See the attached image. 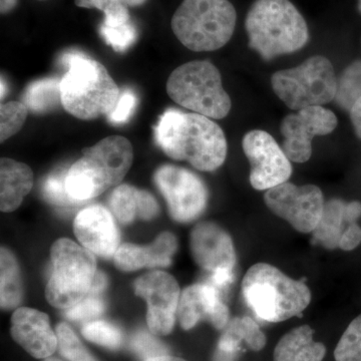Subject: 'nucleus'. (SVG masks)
I'll use <instances>...</instances> for the list:
<instances>
[{"mask_svg": "<svg viewBox=\"0 0 361 361\" xmlns=\"http://www.w3.org/2000/svg\"><path fill=\"white\" fill-rule=\"evenodd\" d=\"M155 140L171 159L187 161L203 172L217 170L227 157V140L220 126L196 113L169 109L159 118Z\"/></svg>", "mask_w": 361, "mask_h": 361, "instance_id": "f257e3e1", "label": "nucleus"}, {"mask_svg": "<svg viewBox=\"0 0 361 361\" xmlns=\"http://www.w3.org/2000/svg\"><path fill=\"white\" fill-rule=\"evenodd\" d=\"M61 63L68 68L61 80V97L68 114L90 121L115 110L120 90L102 63L78 51L66 52Z\"/></svg>", "mask_w": 361, "mask_h": 361, "instance_id": "f03ea898", "label": "nucleus"}, {"mask_svg": "<svg viewBox=\"0 0 361 361\" xmlns=\"http://www.w3.org/2000/svg\"><path fill=\"white\" fill-rule=\"evenodd\" d=\"M245 28L249 47L266 61L299 51L310 39L307 23L289 0H255Z\"/></svg>", "mask_w": 361, "mask_h": 361, "instance_id": "7ed1b4c3", "label": "nucleus"}, {"mask_svg": "<svg viewBox=\"0 0 361 361\" xmlns=\"http://www.w3.org/2000/svg\"><path fill=\"white\" fill-rule=\"evenodd\" d=\"M242 294L254 314L266 322L290 319L301 314L311 302L307 285L266 263L249 268L242 281Z\"/></svg>", "mask_w": 361, "mask_h": 361, "instance_id": "20e7f679", "label": "nucleus"}, {"mask_svg": "<svg viewBox=\"0 0 361 361\" xmlns=\"http://www.w3.org/2000/svg\"><path fill=\"white\" fill-rule=\"evenodd\" d=\"M236 9L228 0H184L173 16L177 39L193 51H213L231 39Z\"/></svg>", "mask_w": 361, "mask_h": 361, "instance_id": "39448f33", "label": "nucleus"}, {"mask_svg": "<svg viewBox=\"0 0 361 361\" xmlns=\"http://www.w3.org/2000/svg\"><path fill=\"white\" fill-rule=\"evenodd\" d=\"M51 255L52 273L45 296L52 306L68 310L94 294L97 271L92 252L63 238L52 245Z\"/></svg>", "mask_w": 361, "mask_h": 361, "instance_id": "423d86ee", "label": "nucleus"}, {"mask_svg": "<svg viewBox=\"0 0 361 361\" xmlns=\"http://www.w3.org/2000/svg\"><path fill=\"white\" fill-rule=\"evenodd\" d=\"M167 92L175 103L207 118L220 120L231 110L220 71L208 61H190L176 68L168 78Z\"/></svg>", "mask_w": 361, "mask_h": 361, "instance_id": "0eeeda50", "label": "nucleus"}, {"mask_svg": "<svg viewBox=\"0 0 361 361\" xmlns=\"http://www.w3.org/2000/svg\"><path fill=\"white\" fill-rule=\"evenodd\" d=\"M271 85L289 109L300 111L334 101L337 78L331 61L314 56L296 68L277 71L271 78Z\"/></svg>", "mask_w": 361, "mask_h": 361, "instance_id": "6e6552de", "label": "nucleus"}, {"mask_svg": "<svg viewBox=\"0 0 361 361\" xmlns=\"http://www.w3.org/2000/svg\"><path fill=\"white\" fill-rule=\"evenodd\" d=\"M268 209L300 233H312L322 218L325 202L322 190L314 185L296 186L283 183L267 190Z\"/></svg>", "mask_w": 361, "mask_h": 361, "instance_id": "1a4fd4ad", "label": "nucleus"}, {"mask_svg": "<svg viewBox=\"0 0 361 361\" xmlns=\"http://www.w3.org/2000/svg\"><path fill=\"white\" fill-rule=\"evenodd\" d=\"M155 182L167 201L171 216L178 222H191L205 210L208 192L191 171L165 165L157 170Z\"/></svg>", "mask_w": 361, "mask_h": 361, "instance_id": "9d476101", "label": "nucleus"}, {"mask_svg": "<svg viewBox=\"0 0 361 361\" xmlns=\"http://www.w3.org/2000/svg\"><path fill=\"white\" fill-rule=\"evenodd\" d=\"M242 146L250 161V183L254 189L267 191L289 180L290 160L272 135L264 130H250L244 135Z\"/></svg>", "mask_w": 361, "mask_h": 361, "instance_id": "9b49d317", "label": "nucleus"}, {"mask_svg": "<svg viewBox=\"0 0 361 361\" xmlns=\"http://www.w3.org/2000/svg\"><path fill=\"white\" fill-rule=\"evenodd\" d=\"M337 127L336 116L322 106H310L285 116L281 134L282 149L294 163H305L312 155V140L317 135H326Z\"/></svg>", "mask_w": 361, "mask_h": 361, "instance_id": "f8f14e48", "label": "nucleus"}, {"mask_svg": "<svg viewBox=\"0 0 361 361\" xmlns=\"http://www.w3.org/2000/svg\"><path fill=\"white\" fill-rule=\"evenodd\" d=\"M135 292L148 303L147 320L152 334L159 336L171 334L180 296L175 278L161 271L149 273L135 282Z\"/></svg>", "mask_w": 361, "mask_h": 361, "instance_id": "ddd939ff", "label": "nucleus"}, {"mask_svg": "<svg viewBox=\"0 0 361 361\" xmlns=\"http://www.w3.org/2000/svg\"><path fill=\"white\" fill-rule=\"evenodd\" d=\"M229 317L222 292L208 282L192 285L180 293L177 318L185 330L193 329L201 320L210 322L216 329H225Z\"/></svg>", "mask_w": 361, "mask_h": 361, "instance_id": "4468645a", "label": "nucleus"}, {"mask_svg": "<svg viewBox=\"0 0 361 361\" xmlns=\"http://www.w3.org/2000/svg\"><path fill=\"white\" fill-rule=\"evenodd\" d=\"M190 246L197 264L211 274L220 271L234 272L237 262L234 244L219 225L212 222L197 225L191 233Z\"/></svg>", "mask_w": 361, "mask_h": 361, "instance_id": "2eb2a0df", "label": "nucleus"}, {"mask_svg": "<svg viewBox=\"0 0 361 361\" xmlns=\"http://www.w3.org/2000/svg\"><path fill=\"white\" fill-rule=\"evenodd\" d=\"M75 236L85 249L104 258L115 255L120 233L111 214L101 205L87 207L75 220Z\"/></svg>", "mask_w": 361, "mask_h": 361, "instance_id": "dca6fc26", "label": "nucleus"}, {"mask_svg": "<svg viewBox=\"0 0 361 361\" xmlns=\"http://www.w3.org/2000/svg\"><path fill=\"white\" fill-rule=\"evenodd\" d=\"M14 341L35 358L51 356L59 346L49 316L32 308H18L11 317Z\"/></svg>", "mask_w": 361, "mask_h": 361, "instance_id": "f3484780", "label": "nucleus"}, {"mask_svg": "<svg viewBox=\"0 0 361 361\" xmlns=\"http://www.w3.org/2000/svg\"><path fill=\"white\" fill-rule=\"evenodd\" d=\"M66 191L75 202L96 198L115 186L110 169L90 148L82 149V158L66 173Z\"/></svg>", "mask_w": 361, "mask_h": 361, "instance_id": "a211bd4d", "label": "nucleus"}, {"mask_svg": "<svg viewBox=\"0 0 361 361\" xmlns=\"http://www.w3.org/2000/svg\"><path fill=\"white\" fill-rule=\"evenodd\" d=\"M110 208L122 224H130L135 218L151 220L158 215L159 204L153 195L130 185H120L110 197Z\"/></svg>", "mask_w": 361, "mask_h": 361, "instance_id": "6ab92c4d", "label": "nucleus"}, {"mask_svg": "<svg viewBox=\"0 0 361 361\" xmlns=\"http://www.w3.org/2000/svg\"><path fill=\"white\" fill-rule=\"evenodd\" d=\"M33 173L25 164L2 158L0 161V209L2 212L16 210L32 191Z\"/></svg>", "mask_w": 361, "mask_h": 361, "instance_id": "aec40b11", "label": "nucleus"}, {"mask_svg": "<svg viewBox=\"0 0 361 361\" xmlns=\"http://www.w3.org/2000/svg\"><path fill=\"white\" fill-rule=\"evenodd\" d=\"M314 331L308 325L296 327L285 334L274 349V361H322L324 344L314 341Z\"/></svg>", "mask_w": 361, "mask_h": 361, "instance_id": "412c9836", "label": "nucleus"}, {"mask_svg": "<svg viewBox=\"0 0 361 361\" xmlns=\"http://www.w3.org/2000/svg\"><path fill=\"white\" fill-rule=\"evenodd\" d=\"M171 262L170 249L163 240L158 238L149 246L123 244L115 254L116 267L126 272L144 267H167Z\"/></svg>", "mask_w": 361, "mask_h": 361, "instance_id": "4be33fe9", "label": "nucleus"}, {"mask_svg": "<svg viewBox=\"0 0 361 361\" xmlns=\"http://www.w3.org/2000/svg\"><path fill=\"white\" fill-rule=\"evenodd\" d=\"M90 149L110 169L115 186L120 184L129 172L134 159V152L129 140L121 135H111L90 147Z\"/></svg>", "mask_w": 361, "mask_h": 361, "instance_id": "5701e85b", "label": "nucleus"}, {"mask_svg": "<svg viewBox=\"0 0 361 361\" xmlns=\"http://www.w3.org/2000/svg\"><path fill=\"white\" fill-rule=\"evenodd\" d=\"M345 202L339 199L325 202L322 218L312 232L316 243L330 250L339 248L342 234L346 229L345 224H348L345 219Z\"/></svg>", "mask_w": 361, "mask_h": 361, "instance_id": "b1692460", "label": "nucleus"}, {"mask_svg": "<svg viewBox=\"0 0 361 361\" xmlns=\"http://www.w3.org/2000/svg\"><path fill=\"white\" fill-rule=\"evenodd\" d=\"M25 104L33 113H47L61 104V80L45 78L28 85Z\"/></svg>", "mask_w": 361, "mask_h": 361, "instance_id": "393cba45", "label": "nucleus"}, {"mask_svg": "<svg viewBox=\"0 0 361 361\" xmlns=\"http://www.w3.org/2000/svg\"><path fill=\"white\" fill-rule=\"evenodd\" d=\"M1 308L11 310L20 303L23 287L18 261L8 249L1 248Z\"/></svg>", "mask_w": 361, "mask_h": 361, "instance_id": "a878e982", "label": "nucleus"}, {"mask_svg": "<svg viewBox=\"0 0 361 361\" xmlns=\"http://www.w3.org/2000/svg\"><path fill=\"white\" fill-rule=\"evenodd\" d=\"M224 332L240 343L245 344L247 348L253 351L262 350L267 342L264 332L261 330L257 322L249 316L233 318L228 323Z\"/></svg>", "mask_w": 361, "mask_h": 361, "instance_id": "bb28decb", "label": "nucleus"}, {"mask_svg": "<svg viewBox=\"0 0 361 361\" xmlns=\"http://www.w3.org/2000/svg\"><path fill=\"white\" fill-rule=\"evenodd\" d=\"M361 97V61L348 66L337 80L336 101L344 110L350 111Z\"/></svg>", "mask_w": 361, "mask_h": 361, "instance_id": "cd10ccee", "label": "nucleus"}, {"mask_svg": "<svg viewBox=\"0 0 361 361\" xmlns=\"http://www.w3.org/2000/svg\"><path fill=\"white\" fill-rule=\"evenodd\" d=\"M336 361H361V315L348 325L334 350Z\"/></svg>", "mask_w": 361, "mask_h": 361, "instance_id": "c85d7f7f", "label": "nucleus"}, {"mask_svg": "<svg viewBox=\"0 0 361 361\" xmlns=\"http://www.w3.org/2000/svg\"><path fill=\"white\" fill-rule=\"evenodd\" d=\"M28 115L25 104L18 102L1 104L0 109V141L4 142L23 128Z\"/></svg>", "mask_w": 361, "mask_h": 361, "instance_id": "c756f323", "label": "nucleus"}, {"mask_svg": "<svg viewBox=\"0 0 361 361\" xmlns=\"http://www.w3.org/2000/svg\"><path fill=\"white\" fill-rule=\"evenodd\" d=\"M78 7L97 8L106 14L104 25L116 27L129 23L130 14L123 0H75Z\"/></svg>", "mask_w": 361, "mask_h": 361, "instance_id": "7c9ffc66", "label": "nucleus"}, {"mask_svg": "<svg viewBox=\"0 0 361 361\" xmlns=\"http://www.w3.org/2000/svg\"><path fill=\"white\" fill-rule=\"evenodd\" d=\"M59 353L70 361H97L90 355L82 345V342L75 336L66 323H61L56 326Z\"/></svg>", "mask_w": 361, "mask_h": 361, "instance_id": "2f4dec72", "label": "nucleus"}, {"mask_svg": "<svg viewBox=\"0 0 361 361\" xmlns=\"http://www.w3.org/2000/svg\"><path fill=\"white\" fill-rule=\"evenodd\" d=\"M82 336L87 341L111 349L120 348L123 341L121 330L106 322H87L82 329Z\"/></svg>", "mask_w": 361, "mask_h": 361, "instance_id": "473e14b6", "label": "nucleus"}, {"mask_svg": "<svg viewBox=\"0 0 361 361\" xmlns=\"http://www.w3.org/2000/svg\"><path fill=\"white\" fill-rule=\"evenodd\" d=\"M99 33L106 44L118 52H123L130 49L137 37V28L130 21L116 27L103 23L99 28Z\"/></svg>", "mask_w": 361, "mask_h": 361, "instance_id": "72a5a7b5", "label": "nucleus"}, {"mask_svg": "<svg viewBox=\"0 0 361 361\" xmlns=\"http://www.w3.org/2000/svg\"><path fill=\"white\" fill-rule=\"evenodd\" d=\"M66 179L65 171L51 175L45 179L42 193L47 201L59 207H68L78 203L66 191Z\"/></svg>", "mask_w": 361, "mask_h": 361, "instance_id": "f704fd0d", "label": "nucleus"}, {"mask_svg": "<svg viewBox=\"0 0 361 361\" xmlns=\"http://www.w3.org/2000/svg\"><path fill=\"white\" fill-rule=\"evenodd\" d=\"M132 348L145 361L158 356L168 355V349L160 341L146 331H140L132 339Z\"/></svg>", "mask_w": 361, "mask_h": 361, "instance_id": "c9c22d12", "label": "nucleus"}, {"mask_svg": "<svg viewBox=\"0 0 361 361\" xmlns=\"http://www.w3.org/2000/svg\"><path fill=\"white\" fill-rule=\"evenodd\" d=\"M104 303L97 294H90L82 302L66 311V318L73 322H87L103 313Z\"/></svg>", "mask_w": 361, "mask_h": 361, "instance_id": "e433bc0d", "label": "nucleus"}, {"mask_svg": "<svg viewBox=\"0 0 361 361\" xmlns=\"http://www.w3.org/2000/svg\"><path fill=\"white\" fill-rule=\"evenodd\" d=\"M137 104V97L134 90H123L122 94L118 97L115 110L108 115V120L115 125L127 123L134 114Z\"/></svg>", "mask_w": 361, "mask_h": 361, "instance_id": "4c0bfd02", "label": "nucleus"}, {"mask_svg": "<svg viewBox=\"0 0 361 361\" xmlns=\"http://www.w3.org/2000/svg\"><path fill=\"white\" fill-rule=\"evenodd\" d=\"M242 349L243 344L223 332L214 353L213 361H237Z\"/></svg>", "mask_w": 361, "mask_h": 361, "instance_id": "58836bf2", "label": "nucleus"}, {"mask_svg": "<svg viewBox=\"0 0 361 361\" xmlns=\"http://www.w3.org/2000/svg\"><path fill=\"white\" fill-rule=\"evenodd\" d=\"M361 243V228L356 223L349 224L342 234L339 248L344 251L355 250Z\"/></svg>", "mask_w": 361, "mask_h": 361, "instance_id": "ea45409f", "label": "nucleus"}, {"mask_svg": "<svg viewBox=\"0 0 361 361\" xmlns=\"http://www.w3.org/2000/svg\"><path fill=\"white\" fill-rule=\"evenodd\" d=\"M361 217V204L360 202H350L346 203L345 219L348 224L356 223V221Z\"/></svg>", "mask_w": 361, "mask_h": 361, "instance_id": "a19ab883", "label": "nucleus"}, {"mask_svg": "<svg viewBox=\"0 0 361 361\" xmlns=\"http://www.w3.org/2000/svg\"><path fill=\"white\" fill-rule=\"evenodd\" d=\"M351 123L355 128V134L361 140V97L351 108L350 111Z\"/></svg>", "mask_w": 361, "mask_h": 361, "instance_id": "79ce46f5", "label": "nucleus"}, {"mask_svg": "<svg viewBox=\"0 0 361 361\" xmlns=\"http://www.w3.org/2000/svg\"><path fill=\"white\" fill-rule=\"evenodd\" d=\"M18 4V0H0V11L2 14L9 13L13 11Z\"/></svg>", "mask_w": 361, "mask_h": 361, "instance_id": "37998d69", "label": "nucleus"}, {"mask_svg": "<svg viewBox=\"0 0 361 361\" xmlns=\"http://www.w3.org/2000/svg\"><path fill=\"white\" fill-rule=\"evenodd\" d=\"M146 361H186V360H182V358L175 357V356L163 355V356H158V357L151 358V360H148Z\"/></svg>", "mask_w": 361, "mask_h": 361, "instance_id": "c03bdc74", "label": "nucleus"}, {"mask_svg": "<svg viewBox=\"0 0 361 361\" xmlns=\"http://www.w3.org/2000/svg\"><path fill=\"white\" fill-rule=\"evenodd\" d=\"M146 1L147 0H123V4L129 6H140Z\"/></svg>", "mask_w": 361, "mask_h": 361, "instance_id": "a18cd8bd", "label": "nucleus"}, {"mask_svg": "<svg viewBox=\"0 0 361 361\" xmlns=\"http://www.w3.org/2000/svg\"><path fill=\"white\" fill-rule=\"evenodd\" d=\"M6 84H4V80H1V97H4L6 94Z\"/></svg>", "mask_w": 361, "mask_h": 361, "instance_id": "49530a36", "label": "nucleus"}, {"mask_svg": "<svg viewBox=\"0 0 361 361\" xmlns=\"http://www.w3.org/2000/svg\"><path fill=\"white\" fill-rule=\"evenodd\" d=\"M44 361H61V360H58V358H49V360H47Z\"/></svg>", "mask_w": 361, "mask_h": 361, "instance_id": "de8ad7c7", "label": "nucleus"}, {"mask_svg": "<svg viewBox=\"0 0 361 361\" xmlns=\"http://www.w3.org/2000/svg\"><path fill=\"white\" fill-rule=\"evenodd\" d=\"M360 9L361 11V0H360Z\"/></svg>", "mask_w": 361, "mask_h": 361, "instance_id": "09e8293b", "label": "nucleus"}]
</instances>
